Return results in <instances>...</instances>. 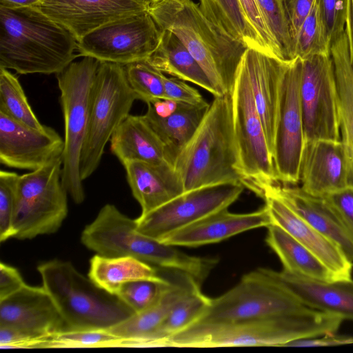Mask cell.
Returning <instances> with one entry per match:
<instances>
[{"label":"cell","instance_id":"obj_1","mask_svg":"<svg viewBox=\"0 0 353 353\" xmlns=\"http://www.w3.org/2000/svg\"><path fill=\"white\" fill-rule=\"evenodd\" d=\"M343 319L307 308L295 314L219 323H193L164 340L161 347L279 346L336 333Z\"/></svg>","mask_w":353,"mask_h":353},{"label":"cell","instance_id":"obj_2","mask_svg":"<svg viewBox=\"0 0 353 353\" xmlns=\"http://www.w3.org/2000/svg\"><path fill=\"white\" fill-rule=\"evenodd\" d=\"M77 40L37 7L0 8V67L21 74H58L78 55Z\"/></svg>","mask_w":353,"mask_h":353},{"label":"cell","instance_id":"obj_3","mask_svg":"<svg viewBox=\"0 0 353 353\" xmlns=\"http://www.w3.org/2000/svg\"><path fill=\"white\" fill-rule=\"evenodd\" d=\"M148 11L161 30L171 31L183 43L218 97L230 94L248 47L223 32L192 0H159Z\"/></svg>","mask_w":353,"mask_h":353},{"label":"cell","instance_id":"obj_4","mask_svg":"<svg viewBox=\"0 0 353 353\" xmlns=\"http://www.w3.org/2000/svg\"><path fill=\"white\" fill-rule=\"evenodd\" d=\"M81 241L97 254L132 256L157 269L183 273L201 285L218 263L216 259L188 255L139 232L135 219L109 203L84 228Z\"/></svg>","mask_w":353,"mask_h":353},{"label":"cell","instance_id":"obj_5","mask_svg":"<svg viewBox=\"0 0 353 353\" xmlns=\"http://www.w3.org/2000/svg\"><path fill=\"white\" fill-rule=\"evenodd\" d=\"M172 164L185 191L224 182L243 183L230 94L214 97L199 127L176 153Z\"/></svg>","mask_w":353,"mask_h":353},{"label":"cell","instance_id":"obj_6","mask_svg":"<svg viewBox=\"0 0 353 353\" xmlns=\"http://www.w3.org/2000/svg\"><path fill=\"white\" fill-rule=\"evenodd\" d=\"M37 270L67 330H107L135 314L69 261L50 260L40 264Z\"/></svg>","mask_w":353,"mask_h":353},{"label":"cell","instance_id":"obj_7","mask_svg":"<svg viewBox=\"0 0 353 353\" xmlns=\"http://www.w3.org/2000/svg\"><path fill=\"white\" fill-rule=\"evenodd\" d=\"M100 61L83 57L57 74L64 121L61 181L77 204L85 197L80 176L81 150L88 126L90 98Z\"/></svg>","mask_w":353,"mask_h":353},{"label":"cell","instance_id":"obj_8","mask_svg":"<svg viewBox=\"0 0 353 353\" xmlns=\"http://www.w3.org/2000/svg\"><path fill=\"white\" fill-rule=\"evenodd\" d=\"M137 99L138 96L128 83L125 65L99 63L92 89L88 126L80 159L83 181L99 167L106 144L130 114Z\"/></svg>","mask_w":353,"mask_h":353},{"label":"cell","instance_id":"obj_9","mask_svg":"<svg viewBox=\"0 0 353 353\" xmlns=\"http://www.w3.org/2000/svg\"><path fill=\"white\" fill-rule=\"evenodd\" d=\"M61 172V157L19 176L12 218L14 238L31 239L61 228L68 212Z\"/></svg>","mask_w":353,"mask_h":353},{"label":"cell","instance_id":"obj_10","mask_svg":"<svg viewBox=\"0 0 353 353\" xmlns=\"http://www.w3.org/2000/svg\"><path fill=\"white\" fill-rule=\"evenodd\" d=\"M234 137L243 183L263 198L268 188L279 184L272 156L258 114L249 77L241 61L230 93Z\"/></svg>","mask_w":353,"mask_h":353},{"label":"cell","instance_id":"obj_11","mask_svg":"<svg viewBox=\"0 0 353 353\" xmlns=\"http://www.w3.org/2000/svg\"><path fill=\"white\" fill-rule=\"evenodd\" d=\"M309 308L290 294L262 279L254 271L223 294L210 299L194 323H219L292 314Z\"/></svg>","mask_w":353,"mask_h":353},{"label":"cell","instance_id":"obj_12","mask_svg":"<svg viewBox=\"0 0 353 353\" xmlns=\"http://www.w3.org/2000/svg\"><path fill=\"white\" fill-rule=\"evenodd\" d=\"M161 30L148 11L103 25L77 41V52L100 62L123 65L146 60L156 49Z\"/></svg>","mask_w":353,"mask_h":353},{"label":"cell","instance_id":"obj_13","mask_svg":"<svg viewBox=\"0 0 353 353\" xmlns=\"http://www.w3.org/2000/svg\"><path fill=\"white\" fill-rule=\"evenodd\" d=\"M301 67L299 57L284 61L280 84L272 158L278 181L288 185L299 182L305 144L300 102Z\"/></svg>","mask_w":353,"mask_h":353},{"label":"cell","instance_id":"obj_14","mask_svg":"<svg viewBox=\"0 0 353 353\" xmlns=\"http://www.w3.org/2000/svg\"><path fill=\"white\" fill-rule=\"evenodd\" d=\"M300 102L305 141H340L337 93L330 54L302 59Z\"/></svg>","mask_w":353,"mask_h":353},{"label":"cell","instance_id":"obj_15","mask_svg":"<svg viewBox=\"0 0 353 353\" xmlns=\"http://www.w3.org/2000/svg\"><path fill=\"white\" fill-rule=\"evenodd\" d=\"M245 187L241 182H224L188 191L135 219L137 230L160 241L170 233L212 213L228 208Z\"/></svg>","mask_w":353,"mask_h":353},{"label":"cell","instance_id":"obj_16","mask_svg":"<svg viewBox=\"0 0 353 353\" xmlns=\"http://www.w3.org/2000/svg\"><path fill=\"white\" fill-rule=\"evenodd\" d=\"M64 139L51 127L34 128L0 112V162L34 171L62 158Z\"/></svg>","mask_w":353,"mask_h":353},{"label":"cell","instance_id":"obj_17","mask_svg":"<svg viewBox=\"0 0 353 353\" xmlns=\"http://www.w3.org/2000/svg\"><path fill=\"white\" fill-rule=\"evenodd\" d=\"M299 181L305 192L316 196L353 189V158L342 141H305Z\"/></svg>","mask_w":353,"mask_h":353},{"label":"cell","instance_id":"obj_18","mask_svg":"<svg viewBox=\"0 0 353 353\" xmlns=\"http://www.w3.org/2000/svg\"><path fill=\"white\" fill-rule=\"evenodd\" d=\"M152 0H41L37 8L77 41L114 21L148 11Z\"/></svg>","mask_w":353,"mask_h":353},{"label":"cell","instance_id":"obj_19","mask_svg":"<svg viewBox=\"0 0 353 353\" xmlns=\"http://www.w3.org/2000/svg\"><path fill=\"white\" fill-rule=\"evenodd\" d=\"M254 273L305 306L353 321V280L325 281L283 270L258 268Z\"/></svg>","mask_w":353,"mask_h":353},{"label":"cell","instance_id":"obj_20","mask_svg":"<svg viewBox=\"0 0 353 353\" xmlns=\"http://www.w3.org/2000/svg\"><path fill=\"white\" fill-rule=\"evenodd\" d=\"M263 199L271 224L279 226L310 250L338 279H351L353 263L336 243L319 233L272 192H265Z\"/></svg>","mask_w":353,"mask_h":353},{"label":"cell","instance_id":"obj_21","mask_svg":"<svg viewBox=\"0 0 353 353\" xmlns=\"http://www.w3.org/2000/svg\"><path fill=\"white\" fill-rule=\"evenodd\" d=\"M0 325L40 336L67 330L64 321L45 288L27 284L0 301Z\"/></svg>","mask_w":353,"mask_h":353},{"label":"cell","instance_id":"obj_22","mask_svg":"<svg viewBox=\"0 0 353 353\" xmlns=\"http://www.w3.org/2000/svg\"><path fill=\"white\" fill-rule=\"evenodd\" d=\"M271 224L265 206L256 211L236 214L223 209L178 229L159 241L172 246L198 247L219 243L238 234Z\"/></svg>","mask_w":353,"mask_h":353},{"label":"cell","instance_id":"obj_23","mask_svg":"<svg viewBox=\"0 0 353 353\" xmlns=\"http://www.w3.org/2000/svg\"><path fill=\"white\" fill-rule=\"evenodd\" d=\"M266 191L276 195L319 233L336 243L353 262V234L339 212L323 196L288 185L276 184Z\"/></svg>","mask_w":353,"mask_h":353},{"label":"cell","instance_id":"obj_24","mask_svg":"<svg viewBox=\"0 0 353 353\" xmlns=\"http://www.w3.org/2000/svg\"><path fill=\"white\" fill-rule=\"evenodd\" d=\"M241 61L248 72L256 108L272 156L284 60L248 48Z\"/></svg>","mask_w":353,"mask_h":353},{"label":"cell","instance_id":"obj_25","mask_svg":"<svg viewBox=\"0 0 353 353\" xmlns=\"http://www.w3.org/2000/svg\"><path fill=\"white\" fill-rule=\"evenodd\" d=\"M123 167L132 195L141 208V215L185 192L182 180L170 161L154 164L132 161Z\"/></svg>","mask_w":353,"mask_h":353},{"label":"cell","instance_id":"obj_26","mask_svg":"<svg viewBox=\"0 0 353 353\" xmlns=\"http://www.w3.org/2000/svg\"><path fill=\"white\" fill-rule=\"evenodd\" d=\"M110 151L123 165L129 161H169L166 148L144 115L129 114L113 133Z\"/></svg>","mask_w":353,"mask_h":353},{"label":"cell","instance_id":"obj_27","mask_svg":"<svg viewBox=\"0 0 353 353\" xmlns=\"http://www.w3.org/2000/svg\"><path fill=\"white\" fill-rule=\"evenodd\" d=\"M201 286L191 277L180 273L159 301L148 310L135 313L107 329L112 334L131 339V347H148L149 339L173 306L194 287Z\"/></svg>","mask_w":353,"mask_h":353},{"label":"cell","instance_id":"obj_28","mask_svg":"<svg viewBox=\"0 0 353 353\" xmlns=\"http://www.w3.org/2000/svg\"><path fill=\"white\" fill-rule=\"evenodd\" d=\"M161 30L159 43L147 61L163 73L191 82L218 97L206 74L180 39L170 30Z\"/></svg>","mask_w":353,"mask_h":353},{"label":"cell","instance_id":"obj_29","mask_svg":"<svg viewBox=\"0 0 353 353\" xmlns=\"http://www.w3.org/2000/svg\"><path fill=\"white\" fill-rule=\"evenodd\" d=\"M267 229L265 242L279 258L284 270L325 281L338 279L317 256L281 228L270 224Z\"/></svg>","mask_w":353,"mask_h":353},{"label":"cell","instance_id":"obj_30","mask_svg":"<svg viewBox=\"0 0 353 353\" xmlns=\"http://www.w3.org/2000/svg\"><path fill=\"white\" fill-rule=\"evenodd\" d=\"M88 277L99 288L115 296L128 282L163 278L157 268L134 257H108L97 254L90 259Z\"/></svg>","mask_w":353,"mask_h":353},{"label":"cell","instance_id":"obj_31","mask_svg":"<svg viewBox=\"0 0 353 353\" xmlns=\"http://www.w3.org/2000/svg\"><path fill=\"white\" fill-rule=\"evenodd\" d=\"M205 15L223 32L249 48L274 57L248 19L239 0H199Z\"/></svg>","mask_w":353,"mask_h":353},{"label":"cell","instance_id":"obj_32","mask_svg":"<svg viewBox=\"0 0 353 353\" xmlns=\"http://www.w3.org/2000/svg\"><path fill=\"white\" fill-rule=\"evenodd\" d=\"M342 142L353 158V68L345 31L331 46Z\"/></svg>","mask_w":353,"mask_h":353},{"label":"cell","instance_id":"obj_33","mask_svg":"<svg viewBox=\"0 0 353 353\" xmlns=\"http://www.w3.org/2000/svg\"><path fill=\"white\" fill-rule=\"evenodd\" d=\"M209 107L208 103L201 105L183 103L176 111L166 117L144 114L165 144L167 158L171 163L176 153L192 137Z\"/></svg>","mask_w":353,"mask_h":353},{"label":"cell","instance_id":"obj_34","mask_svg":"<svg viewBox=\"0 0 353 353\" xmlns=\"http://www.w3.org/2000/svg\"><path fill=\"white\" fill-rule=\"evenodd\" d=\"M210 299L202 293L201 286L194 287L173 306L154 331L148 347H161L164 340L194 323L206 310Z\"/></svg>","mask_w":353,"mask_h":353},{"label":"cell","instance_id":"obj_35","mask_svg":"<svg viewBox=\"0 0 353 353\" xmlns=\"http://www.w3.org/2000/svg\"><path fill=\"white\" fill-rule=\"evenodd\" d=\"M0 112L34 128L44 125L35 116L18 78L1 67Z\"/></svg>","mask_w":353,"mask_h":353},{"label":"cell","instance_id":"obj_36","mask_svg":"<svg viewBox=\"0 0 353 353\" xmlns=\"http://www.w3.org/2000/svg\"><path fill=\"white\" fill-rule=\"evenodd\" d=\"M328 41L317 1L303 21L294 48V58L301 59L316 54H330Z\"/></svg>","mask_w":353,"mask_h":353},{"label":"cell","instance_id":"obj_37","mask_svg":"<svg viewBox=\"0 0 353 353\" xmlns=\"http://www.w3.org/2000/svg\"><path fill=\"white\" fill-rule=\"evenodd\" d=\"M171 284L163 277L134 280L123 284L117 296L134 313H140L155 305Z\"/></svg>","mask_w":353,"mask_h":353},{"label":"cell","instance_id":"obj_38","mask_svg":"<svg viewBox=\"0 0 353 353\" xmlns=\"http://www.w3.org/2000/svg\"><path fill=\"white\" fill-rule=\"evenodd\" d=\"M124 340L107 330H65L51 335L43 348L123 347Z\"/></svg>","mask_w":353,"mask_h":353},{"label":"cell","instance_id":"obj_39","mask_svg":"<svg viewBox=\"0 0 353 353\" xmlns=\"http://www.w3.org/2000/svg\"><path fill=\"white\" fill-rule=\"evenodd\" d=\"M125 68L128 83L139 100L146 103L155 99L164 98L165 75L147 60L129 63Z\"/></svg>","mask_w":353,"mask_h":353},{"label":"cell","instance_id":"obj_40","mask_svg":"<svg viewBox=\"0 0 353 353\" xmlns=\"http://www.w3.org/2000/svg\"><path fill=\"white\" fill-rule=\"evenodd\" d=\"M256 2L283 59H294L293 46L282 0H256Z\"/></svg>","mask_w":353,"mask_h":353},{"label":"cell","instance_id":"obj_41","mask_svg":"<svg viewBox=\"0 0 353 353\" xmlns=\"http://www.w3.org/2000/svg\"><path fill=\"white\" fill-rule=\"evenodd\" d=\"M19 175L14 172H0V241L14 237L12 218L16 189Z\"/></svg>","mask_w":353,"mask_h":353},{"label":"cell","instance_id":"obj_42","mask_svg":"<svg viewBox=\"0 0 353 353\" xmlns=\"http://www.w3.org/2000/svg\"><path fill=\"white\" fill-rule=\"evenodd\" d=\"M330 46L344 32L345 0H316Z\"/></svg>","mask_w":353,"mask_h":353},{"label":"cell","instance_id":"obj_43","mask_svg":"<svg viewBox=\"0 0 353 353\" xmlns=\"http://www.w3.org/2000/svg\"><path fill=\"white\" fill-rule=\"evenodd\" d=\"M50 336H40L12 326L0 325V347L42 348Z\"/></svg>","mask_w":353,"mask_h":353},{"label":"cell","instance_id":"obj_44","mask_svg":"<svg viewBox=\"0 0 353 353\" xmlns=\"http://www.w3.org/2000/svg\"><path fill=\"white\" fill-rule=\"evenodd\" d=\"M252 26L268 48L272 55L278 59L284 60L259 7L256 0H239ZM285 61V60H284Z\"/></svg>","mask_w":353,"mask_h":353},{"label":"cell","instance_id":"obj_45","mask_svg":"<svg viewBox=\"0 0 353 353\" xmlns=\"http://www.w3.org/2000/svg\"><path fill=\"white\" fill-rule=\"evenodd\" d=\"M315 0H282L283 8L288 23L290 36L294 48L300 28L310 12Z\"/></svg>","mask_w":353,"mask_h":353},{"label":"cell","instance_id":"obj_46","mask_svg":"<svg viewBox=\"0 0 353 353\" xmlns=\"http://www.w3.org/2000/svg\"><path fill=\"white\" fill-rule=\"evenodd\" d=\"M164 98L192 105L207 103L202 95L184 81L176 77H163Z\"/></svg>","mask_w":353,"mask_h":353},{"label":"cell","instance_id":"obj_47","mask_svg":"<svg viewBox=\"0 0 353 353\" xmlns=\"http://www.w3.org/2000/svg\"><path fill=\"white\" fill-rule=\"evenodd\" d=\"M323 197L339 212L353 234V189H343Z\"/></svg>","mask_w":353,"mask_h":353},{"label":"cell","instance_id":"obj_48","mask_svg":"<svg viewBox=\"0 0 353 353\" xmlns=\"http://www.w3.org/2000/svg\"><path fill=\"white\" fill-rule=\"evenodd\" d=\"M26 284L17 269L0 263V301L16 293Z\"/></svg>","mask_w":353,"mask_h":353},{"label":"cell","instance_id":"obj_49","mask_svg":"<svg viewBox=\"0 0 353 353\" xmlns=\"http://www.w3.org/2000/svg\"><path fill=\"white\" fill-rule=\"evenodd\" d=\"M353 343V337L337 335L335 333L325 334L317 338L301 339L290 341L282 347H323Z\"/></svg>","mask_w":353,"mask_h":353},{"label":"cell","instance_id":"obj_50","mask_svg":"<svg viewBox=\"0 0 353 353\" xmlns=\"http://www.w3.org/2000/svg\"><path fill=\"white\" fill-rule=\"evenodd\" d=\"M351 64L353 68V0H345V25Z\"/></svg>","mask_w":353,"mask_h":353},{"label":"cell","instance_id":"obj_51","mask_svg":"<svg viewBox=\"0 0 353 353\" xmlns=\"http://www.w3.org/2000/svg\"><path fill=\"white\" fill-rule=\"evenodd\" d=\"M41 0H0V8L14 9L26 7H37Z\"/></svg>","mask_w":353,"mask_h":353},{"label":"cell","instance_id":"obj_52","mask_svg":"<svg viewBox=\"0 0 353 353\" xmlns=\"http://www.w3.org/2000/svg\"><path fill=\"white\" fill-rule=\"evenodd\" d=\"M152 1H159V0H152Z\"/></svg>","mask_w":353,"mask_h":353}]
</instances>
